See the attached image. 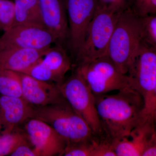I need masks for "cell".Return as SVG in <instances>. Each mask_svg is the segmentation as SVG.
Wrapping results in <instances>:
<instances>
[{
	"label": "cell",
	"instance_id": "1",
	"mask_svg": "<svg viewBox=\"0 0 156 156\" xmlns=\"http://www.w3.org/2000/svg\"><path fill=\"white\" fill-rule=\"evenodd\" d=\"M118 92L95 95L103 134L112 141L128 137L143 122L144 101L139 92L132 88Z\"/></svg>",
	"mask_w": 156,
	"mask_h": 156
},
{
	"label": "cell",
	"instance_id": "2",
	"mask_svg": "<svg viewBox=\"0 0 156 156\" xmlns=\"http://www.w3.org/2000/svg\"><path fill=\"white\" fill-rule=\"evenodd\" d=\"M142 41L140 17L128 6L120 13L108 48L107 56L127 74Z\"/></svg>",
	"mask_w": 156,
	"mask_h": 156
},
{
	"label": "cell",
	"instance_id": "3",
	"mask_svg": "<svg viewBox=\"0 0 156 156\" xmlns=\"http://www.w3.org/2000/svg\"><path fill=\"white\" fill-rule=\"evenodd\" d=\"M133 89L144 101V121L156 118V48L141 41L128 73Z\"/></svg>",
	"mask_w": 156,
	"mask_h": 156
},
{
	"label": "cell",
	"instance_id": "4",
	"mask_svg": "<svg viewBox=\"0 0 156 156\" xmlns=\"http://www.w3.org/2000/svg\"><path fill=\"white\" fill-rule=\"evenodd\" d=\"M34 107V118L50 125L68 143L83 141L95 134L64 98L58 103Z\"/></svg>",
	"mask_w": 156,
	"mask_h": 156
},
{
	"label": "cell",
	"instance_id": "5",
	"mask_svg": "<svg viewBox=\"0 0 156 156\" xmlns=\"http://www.w3.org/2000/svg\"><path fill=\"white\" fill-rule=\"evenodd\" d=\"M76 71L95 95L133 89L128 75L121 72L107 55L80 63Z\"/></svg>",
	"mask_w": 156,
	"mask_h": 156
},
{
	"label": "cell",
	"instance_id": "6",
	"mask_svg": "<svg viewBox=\"0 0 156 156\" xmlns=\"http://www.w3.org/2000/svg\"><path fill=\"white\" fill-rule=\"evenodd\" d=\"M121 12L98 6L83 43L76 54L79 64L107 55L109 43Z\"/></svg>",
	"mask_w": 156,
	"mask_h": 156
},
{
	"label": "cell",
	"instance_id": "7",
	"mask_svg": "<svg viewBox=\"0 0 156 156\" xmlns=\"http://www.w3.org/2000/svg\"><path fill=\"white\" fill-rule=\"evenodd\" d=\"M58 87L63 97L85 120L93 133L102 135L103 130L96 109L95 95L82 76L76 71Z\"/></svg>",
	"mask_w": 156,
	"mask_h": 156
},
{
	"label": "cell",
	"instance_id": "8",
	"mask_svg": "<svg viewBox=\"0 0 156 156\" xmlns=\"http://www.w3.org/2000/svg\"><path fill=\"white\" fill-rule=\"evenodd\" d=\"M56 43V39L42 26H13L0 37V51L14 48L46 50Z\"/></svg>",
	"mask_w": 156,
	"mask_h": 156
},
{
	"label": "cell",
	"instance_id": "9",
	"mask_svg": "<svg viewBox=\"0 0 156 156\" xmlns=\"http://www.w3.org/2000/svg\"><path fill=\"white\" fill-rule=\"evenodd\" d=\"M68 16L70 45L76 54L97 11V0H64Z\"/></svg>",
	"mask_w": 156,
	"mask_h": 156
},
{
	"label": "cell",
	"instance_id": "10",
	"mask_svg": "<svg viewBox=\"0 0 156 156\" xmlns=\"http://www.w3.org/2000/svg\"><path fill=\"white\" fill-rule=\"evenodd\" d=\"M25 123V134L38 156H62L67 140L42 120L33 118Z\"/></svg>",
	"mask_w": 156,
	"mask_h": 156
},
{
	"label": "cell",
	"instance_id": "11",
	"mask_svg": "<svg viewBox=\"0 0 156 156\" xmlns=\"http://www.w3.org/2000/svg\"><path fill=\"white\" fill-rule=\"evenodd\" d=\"M71 68L70 60L64 49L60 46L51 47L43 57L23 73L59 85Z\"/></svg>",
	"mask_w": 156,
	"mask_h": 156
},
{
	"label": "cell",
	"instance_id": "12",
	"mask_svg": "<svg viewBox=\"0 0 156 156\" xmlns=\"http://www.w3.org/2000/svg\"><path fill=\"white\" fill-rule=\"evenodd\" d=\"M154 123L153 121L142 122L128 137L112 141L117 156H142L148 148L156 146Z\"/></svg>",
	"mask_w": 156,
	"mask_h": 156
},
{
	"label": "cell",
	"instance_id": "13",
	"mask_svg": "<svg viewBox=\"0 0 156 156\" xmlns=\"http://www.w3.org/2000/svg\"><path fill=\"white\" fill-rule=\"evenodd\" d=\"M19 73L22 97L33 106H46L64 99L58 85L38 80L23 73Z\"/></svg>",
	"mask_w": 156,
	"mask_h": 156
},
{
	"label": "cell",
	"instance_id": "14",
	"mask_svg": "<svg viewBox=\"0 0 156 156\" xmlns=\"http://www.w3.org/2000/svg\"><path fill=\"white\" fill-rule=\"evenodd\" d=\"M35 107L22 97L0 96V121L2 132H11L15 128L34 118Z\"/></svg>",
	"mask_w": 156,
	"mask_h": 156
},
{
	"label": "cell",
	"instance_id": "15",
	"mask_svg": "<svg viewBox=\"0 0 156 156\" xmlns=\"http://www.w3.org/2000/svg\"><path fill=\"white\" fill-rule=\"evenodd\" d=\"M43 24L56 43L68 38L69 27L64 0H39Z\"/></svg>",
	"mask_w": 156,
	"mask_h": 156
},
{
	"label": "cell",
	"instance_id": "16",
	"mask_svg": "<svg viewBox=\"0 0 156 156\" xmlns=\"http://www.w3.org/2000/svg\"><path fill=\"white\" fill-rule=\"evenodd\" d=\"M48 49L14 48L0 51V68L23 73L43 57Z\"/></svg>",
	"mask_w": 156,
	"mask_h": 156
},
{
	"label": "cell",
	"instance_id": "17",
	"mask_svg": "<svg viewBox=\"0 0 156 156\" xmlns=\"http://www.w3.org/2000/svg\"><path fill=\"white\" fill-rule=\"evenodd\" d=\"M14 19L12 26L18 25L44 26L39 0H14Z\"/></svg>",
	"mask_w": 156,
	"mask_h": 156
},
{
	"label": "cell",
	"instance_id": "18",
	"mask_svg": "<svg viewBox=\"0 0 156 156\" xmlns=\"http://www.w3.org/2000/svg\"><path fill=\"white\" fill-rule=\"evenodd\" d=\"M0 94L10 97H22L19 73L0 68Z\"/></svg>",
	"mask_w": 156,
	"mask_h": 156
},
{
	"label": "cell",
	"instance_id": "19",
	"mask_svg": "<svg viewBox=\"0 0 156 156\" xmlns=\"http://www.w3.org/2000/svg\"><path fill=\"white\" fill-rule=\"evenodd\" d=\"M93 135L89 139L76 143H68L62 156H97L101 140Z\"/></svg>",
	"mask_w": 156,
	"mask_h": 156
},
{
	"label": "cell",
	"instance_id": "20",
	"mask_svg": "<svg viewBox=\"0 0 156 156\" xmlns=\"http://www.w3.org/2000/svg\"><path fill=\"white\" fill-rule=\"evenodd\" d=\"M28 140L26 134L20 132L2 131L0 134V156L10 155L17 146L27 142Z\"/></svg>",
	"mask_w": 156,
	"mask_h": 156
},
{
	"label": "cell",
	"instance_id": "21",
	"mask_svg": "<svg viewBox=\"0 0 156 156\" xmlns=\"http://www.w3.org/2000/svg\"><path fill=\"white\" fill-rule=\"evenodd\" d=\"M140 17L142 28V41L156 48V14Z\"/></svg>",
	"mask_w": 156,
	"mask_h": 156
},
{
	"label": "cell",
	"instance_id": "22",
	"mask_svg": "<svg viewBox=\"0 0 156 156\" xmlns=\"http://www.w3.org/2000/svg\"><path fill=\"white\" fill-rule=\"evenodd\" d=\"M14 2L11 0H0V31L11 28L14 22Z\"/></svg>",
	"mask_w": 156,
	"mask_h": 156
},
{
	"label": "cell",
	"instance_id": "23",
	"mask_svg": "<svg viewBox=\"0 0 156 156\" xmlns=\"http://www.w3.org/2000/svg\"><path fill=\"white\" fill-rule=\"evenodd\" d=\"M133 5V11L139 17L156 14V0H129Z\"/></svg>",
	"mask_w": 156,
	"mask_h": 156
},
{
	"label": "cell",
	"instance_id": "24",
	"mask_svg": "<svg viewBox=\"0 0 156 156\" xmlns=\"http://www.w3.org/2000/svg\"><path fill=\"white\" fill-rule=\"evenodd\" d=\"M98 6L115 12H120L128 7L129 0H97Z\"/></svg>",
	"mask_w": 156,
	"mask_h": 156
},
{
	"label": "cell",
	"instance_id": "25",
	"mask_svg": "<svg viewBox=\"0 0 156 156\" xmlns=\"http://www.w3.org/2000/svg\"><path fill=\"white\" fill-rule=\"evenodd\" d=\"M11 156H38L33 147H32L28 142L17 146L12 152Z\"/></svg>",
	"mask_w": 156,
	"mask_h": 156
},
{
	"label": "cell",
	"instance_id": "26",
	"mask_svg": "<svg viewBox=\"0 0 156 156\" xmlns=\"http://www.w3.org/2000/svg\"><path fill=\"white\" fill-rule=\"evenodd\" d=\"M2 129H3V127L2 126V122H1V121H0V133L2 132Z\"/></svg>",
	"mask_w": 156,
	"mask_h": 156
}]
</instances>
